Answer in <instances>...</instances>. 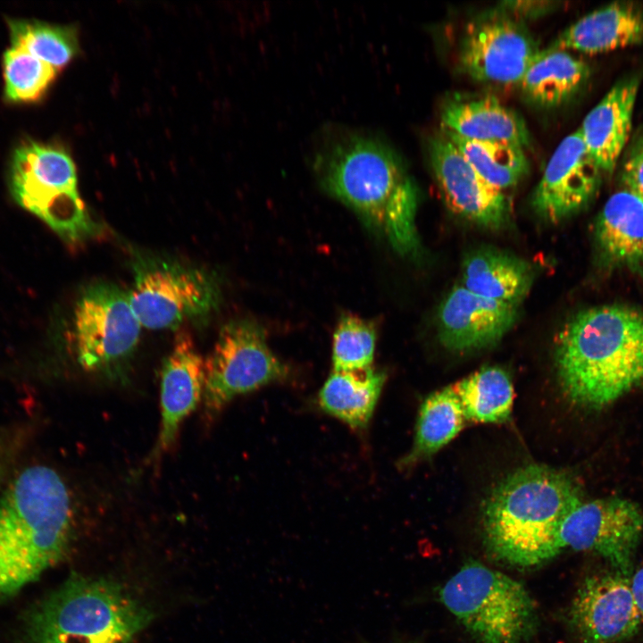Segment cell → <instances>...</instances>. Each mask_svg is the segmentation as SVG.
Returning <instances> with one entry per match:
<instances>
[{
	"mask_svg": "<svg viewBox=\"0 0 643 643\" xmlns=\"http://www.w3.org/2000/svg\"><path fill=\"white\" fill-rule=\"evenodd\" d=\"M74 517L70 489L53 468L32 465L11 480L0 496V602L65 555Z\"/></svg>",
	"mask_w": 643,
	"mask_h": 643,
	"instance_id": "obj_3",
	"label": "cell"
},
{
	"mask_svg": "<svg viewBox=\"0 0 643 643\" xmlns=\"http://www.w3.org/2000/svg\"><path fill=\"white\" fill-rule=\"evenodd\" d=\"M622 179L627 189L643 196V131L635 138L626 154Z\"/></svg>",
	"mask_w": 643,
	"mask_h": 643,
	"instance_id": "obj_31",
	"label": "cell"
},
{
	"mask_svg": "<svg viewBox=\"0 0 643 643\" xmlns=\"http://www.w3.org/2000/svg\"><path fill=\"white\" fill-rule=\"evenodd\" d=\"M465 418L502 422L510 415L514 388L510 376L497 366L484 367L453 385Z\"/></svg>",
	"mask_w": 643,
	"mask_h": 643,
	"instance_id": "obj_26",
	"label": "cell"
},
{
	"mask_svg": "<svg viewBox=\"0 0 643 643\" xmlns=\"http://www.w3.org/2000/svg\"><path fill=\"white\" fill-rule=\"evenodd\" d=\"M601 174L577 129L561 141L549 159L532 195L534 211L554 223L571 217L593 200Z\"/></svg>",
	"mask_w": 643,
	"mask_h": 643,
	"instance_id": "obj_15",
	"label": "cell"
},
{
	"mask_svg": "<svg viewBox=\"0 0 643 643\" xmlns=\"http://www.w3.org/2000/svg\"><path fill=\"white\" fill-rule=\"evenodd\" d=\"M376 344L374 326L357 316L343 315L333 336V371L370 367Z\"/></svg>",
	"mask_w": 643,
	"mask_h": 643,
	"instance_id": "obj_30",
	"label": "cell"
},
{
	"mask_svg": "<svg viewBox=\"0 0 643 643\" xmlns=\"http://www.w3.org/2000/svg\"><path fill=\"white\" fill-rule=\"evenodd\" d=\"M134 272L129 297L145 328L174 329L210 314L218 305L219 287L213 277L200 269L143 259L135 263Z\"/></svg>",
	"mask_w": 643,
	"mask_h": 643,
	"instance_id": "obj_10",
	"label": "cell"
},
{
	"mask_svg": "<svg viewBox=\"0 0 643 643\" xmlns=\"http://www.w3.org/2000/svg\"><path fill=\"white\" fill-rule=\"evenodd\" d=\"M438 595L479 643H524L536 628V606L526 589L481 563H465Z\"/></svg>",
	"mask_w": 643,
	"mask_h": 643,
	"instance_id": "obj_7",
	"label": "cell"
},
{
	"mask_svg": "<svg viewBox=\"0 0 643 643\" xmlns=\"http://www.w3.org/2000/svg\"><path fill=\"white\" fill-rule=\"evenodd\" d=\"M11 46L20 48L58 71L79 53L78 28L36 19L7 18Z\"/></svg>",
	"mask_w": 643,
	"mask_h": 643,
	"instance_id": "obj_27",
	"label": "cell"
},
{
	"mask_svg": "<svg viewBox=\"0 0 643 643\" xmlns=\"http://www.w3.org/2000/svg\"><path fill=\"white\" fill-rule=\"evenodd\" d=\"M287 366L271 352L264 330L251 320H236L220 331L205 361L203 410L213 420L236 397L287 378Z\"/></svg>",
	"mask_w": 643,
	"mask_h": 643,
	"instance_id": "obj_9",
	"label": "cell"
},
{
	"mask_svg": "<svg viewBox=\"0 0 643 643\" xmlns=\"http://www.w3.org/2000/svg\"><path fill=\"white\" fill-rule=\"evenodd\" d=\"M504 4L505 5L504 8H507L514 13L527 17H536L550 11V9L554 8L553 4L556 3L550 1H511Z\"/></svg>",
	"mask_w": 643,
	"mask_h": 643,
	"instance_id": "obj_32",
	"label": "cell"
},
{
	"mask_svg": "<svg viewBox=\"0 0 643 643\" xmlns=\"http://www.w3.org/2000/svg\"><path fill=\"white\" fill-rule=\"evenodd\" d=\"M4 472H5V457H4L3 447L0 443V483L3 480Z\"/></svg>",
	"mask_w": 643,
	"mask_h": 643,
	"instance_id": "obj_34",
	"label": "cell"
},
{
	"mask_svg": "<svg viewBox=\"0 0 643 643\" xmlns=\"http://www.w3.org/2000/svg\"><path fill=\"white\" fill-rule=\"evenodd\" d=\"M630 583L637 606L643 617V564L630 577Z\"/></svg>",
	"mask_w": 643,
	"mask_h": 643,
	"instance_id": "obj_33",
	"label": "cell"
},
{
	"mask_svg": "<svg viewBox=\"0 0 643 643\" xmlns=\"http://www.w3.org/2000/svg\"><path fill=\"white\" fill-rule=\"evenodd\" d=\"M464 418L453 386L428 396L418 413L413 445L399 466L407 468L434 455L459 433Z\"/></svg>",
	"mask_w": 643,
	"mask_h": 643,
	"instance_id": "obj_25",
	"label": "cell"
},
{
	"mask_svg": "<svg viewBox=\"0 0 643 643\" xmlns=\"http://www.w3.org/2000/svg\"><path fill=\"white\" fill-rule=\"evenodd\" d=\"M589 65L568 51L540 50L526 70L519 86L533 104L558 106L571 99L589 77Z\"/></svg>",
	"mask_w": 643,
	"mask_h": 643,
	"instance_id": "obj_24",
	"label": "cell"
},
{
	"mask_svg": "<svg viewBox=\"0 0 643 643\" xmlns=\"http://www.w3.org/2000/svg\"><path fill=\"white\" fill-rule=\"evenodd\" d=\"M152 614L121 584L71 575L30 612L27 643H128Z\"/></svg>",
	"mask_w": 643,
	"mask_h": 643,
	"instance_id": "obj_5",
	"label": "cell"
},
{
	"mask_svg": "<svg viewBox=\"0 0 643 643\" xmlns=\"http://www.w3.org/2000/svg\"><path fill=\"white\" fill-rule=\"evenodd\" d=\"M569 617L586 643L626 640L638 632L643 622L630 577L618 571L587 578L572 600Z\"/></svg>",
	"mask_w": 643,
	"mask_h": 643,
	"instance_id": "obj_14",
	"label": "cell"
},
{
	"mask_svg": "<svg viewBox=\"0 0 643 643\" xmlns=\"http://www.w3.org/2000/svg\"><path fill=\"white\" fill-rule=\"evenodd\" d=\"M359 643H372V642L367 641V640H365V639H362ZM389 643H416V642H413V641H405V640H401V639L399 640V639H397V640H392V641H390Z\"/></svg>",
	"mask_w": 643,
	"mask_h": 643,
	"instance_id": "obj_35",
	"label": "cell"
},
{
	"mask_svg": "<svg viewBox=\"0 0 643 643\" xmlns=\"http://www.w3.org/2000/svg\"><path fill=\"white\" fill-rule=\"evenodd\" d=\"M582 502L571 474L539 464L520 468L493 489L483 506L487 546L511 564H542L560 553L559 528Z\"/></svg>",
	"mask_w": 643,
	"mask_h": 643,
	"instance_id": "obj_4",
	"label": "cell"
},
{
	"mask_svg": "<svg viewBox=\"0 0 643 643\" xmlns=\"http://www.w3.org/2000/svg\"><path fill=\"white\" fill-rule=\"evenodd\" d=\"M7 182L14 201L66 243L78 245L100 234V224L79 196L75 163L63 146L21 141L12 153Z\"/></svg>",
	"mask_w": 643,
	"mask_h": 643,
	"instance_id": "obj_6",
	"label": "cell"
},
{
	"mask_svg": "<svg viewBox=\"0 0 643 643\" xmlns=\"http://www.w3.org/2000/svg\"><path fill=\"white\" fill-rule=\"evenodd\" d=\"M643 40V9L632 2H615L586 14L554 41L551 47L594 54Z\"/></svg>",
	"mask_w": 643,
	"mask_h": 643,
	"instance_id": "obj_20",
	"label": "cell"
},
{
	"mask_svg": "<svg viewBox=\"0 0 643 643\" xmlns=\"http://www.w3.org/2000/svg\"><path fill=\"white\" fill-rule=\"evenodd\" d=\"M442 129L462 138L524 148L530 134L522 118L494 97L454 98L441 110Z\"/></svg>",
	"mask_w": 643,
	"mask_h": 643,
	"instance_id": "obj_21",
	"label": "cell"
},
{
	"mask_svg": "<svg viewBox=\"0 0 643 643\" xmlns=\"http://www.w3.org/2000/svg\"><path fill=\"white\" fill-rule=\"evenodd\" d=\"M4 98L12 104L41 100L59 72L22 49L10 46L2 58Z\"/></svg>",
	"mask_w": 643,
	"mask_h": 643,
	"instance_id": "obj_29",
	"label": "cell"
},
{
	"mask_svg": "<svg viewBox=\"0 0 643 643\" xmlns=\"http://www.w3.org/2000/svg\"><path fill=\"white\" fill-rule=\"evenodd\" d=\"M555 362L572 403L611 405L643 382V308L606 305L577 313L555 337Z\"/></svg>",
	"mask_w": 643,
	"mask_h": 643,
	"instance_id": "obj_2",
	"label": "cell"
},
{
	"mask_svg": "<svg viewBox=\"0 0 643 643\" xmlns=\"http://www.w3.org/2000/svg\"><path fill=\"white\" fill-rule=\"evenodd\" d=\"M540 51L530 32L507 14L494 13L470 22L459 44V63L472 79L518 84Z\"/></svg>",
	"mask_w": 643,
	"mask_h": 643,
	"instance_id": "obj_12",
	"label": "cell"
},
{
	"mask_svg": "<svg viewBox=\"0 0 643 643\" xmlns=\"http://www.w3.org/2000/svg\"><path fill=\"white\" fill-rule=\"evenodd\" d=\"M322 188L403 255L419 251L416 186L395 150L377 136L330 128L313 153Z\"/></svg>",
	"mask_w": 643,
	"mask_h": 643,
	"instance_id": "obj_1",
	"label": "cell"
},
{
	"mask_svg": "<svg viewBox=\"0 0 643 643\" xmlns=\"http://www.w3.org/2000/svg\"><path fill=\"white\" fill-rule=\"evenodd\" d=\"M534 271L525 260L493 247L468 253L462 264V284L480 296L518 305L528 295Z\"/></svg>",
	"mask_w": 643,
	"mask_h": 643,
	"instance_id": "obj_22",
	"label": "cell"
},
{
	"mask_svg": "<svg viewBox=\"0 0 643 643\" xmlns=\"http://www.w3.org/2000/svg\"><path fill=\"white\" fill-rule=\"evenodd\" d=\"M643 535V514L632 502L605 497L580 503L563 521L557 534L559 551H589L629 575L634 552Z\"/></svg>",
	"mask_w": 643,
	"mask_h": 643,
	"instance_id": "obj_11",
	"label": "cell"
},
{
	"mask_svg": "<svg viewBox=\"0 0 643 643\" xmlns=\"http://www.w3.org/2000/svg\"><path fill=\"white\" fill-rule=\"evenodd\" d=\"M430 163L449 209L479 227L499 230L510 221L509 201L489 183L442 131L430 139Z\"/></svg>",
	"mask_w": 643,
	"mask_h": 643,
	"instance_id": "obj_13",
	"label": "cell"
},
{
	"mask_svg": "<svg viewBox=\"0 0 643 643\" xmlns=\"http://www.w3.org/2000/svg\"><path fill=\"white\" fill-rule=\"evenodd\" d=\"M204 386L205 361L191 336L182 330L162 368L161 422L151 460L157 462L173 447L181 424L202 401Z\"/></svg>",
	"mask_w": 643,
	"mask_h": 643,
	"instance_id": "obj_17",
	"label": "cell"
},
{
	"mask_svg": "<svg viewBox=\"0 0 643 643\" xmlns=\"http://www.w3.org/2000/svg\"><path fill=\"white\" fill-rule=\"evenodd\" d=\"M141 327L129 293L107 282L87 287L73 314L77 362L87 372L114 378L135 353Z\"/></svg>",
	"mask_w": 643,
	"mask_h": 643,
	"instance_id": "obj_8",
	"label": "cell"
},
{
	"mask_svg": "<svg viewBox=\"0 0 643 643\" xmlns=\"http://www.w3.org/2000/svg\"><path fill=\"white\" fill-rule=\"evenodd\" d=\"M518 305L489 299L455 286L438 312V334L448 350L467 353L490 347L512 329Z\"/></svg>",
	"mask_w": 643,
	"mask_h": 643,
	"instance_id": "obj_16",
	"label": "cell"
},
{
	"mask_svg": "<svg viewBox=\"0 0 643 643\" xmlns=\"http://www.w3.org/2000/svg\"><path fill=\"white\" fill-rule=\"evenodd\" d=\"M594 238L603 264L643 274V196L627 188L613 194L597 218Z\"/></svg>",
	"mask_w": 643,
	"mask_h": 643,
	"instance_id": "obj_18",
	"label": "cell"
},
{
	"mask_svg": "<svg viewBox=\"0 0 643 643\" xmlns=\"http://www.w3.org/2000/svg\"><path fill=\"white\" fill-rule=\"evenodd\" d=\"M442 131L489 183L503 191L516 186L529 171V161L521 146L468 139L444 129Z\"/></svg>",
	"mask_w": 643,
	"mask_h": 643,
	"instance_id": "obj_28",
	"label": "cell"
},
{
	"mask_svg": "<svg viewBox=\"0 0 643 643\" xmlns=\"http://www.w3.org/2000/svg\"><path fill=\"white\" fill-rule=\"evenodd\" d=\"M386 380L385 373L366 367L333 371L318 394V404L328 414L355 430L367 427Z\"/></svg>",
	"mask_w": 643,
	"mask_h": 643,
	"instance_id": "obj_23",
	"label": "cell"
},
{
	"mask_svg": "<svg viewBox=\"0 0 643 643\" xmlns=\"http://www.w3.org/2000/svg\"><path fill=\"white\" fill-rule=\"evenodd\" d=\"M639 79L615 84L586 115L579 132L602 172L612 173L628 141Z\"/></svg>",
	"mask_w": 643,
	"mask_h": 643,
	"instance_id": "obj_19",
	"label": "cell"
}]
</instances>
